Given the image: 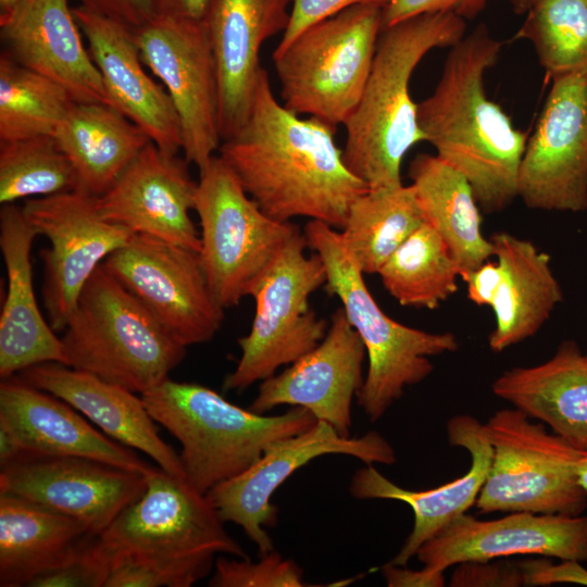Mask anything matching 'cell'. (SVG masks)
<instances>
[{"label": "cell", "mask_w": 587, "mask_h": 587, "mask_svg": "<svg viewBox=\"0 0 587 587\" xmlns=\"http://www.w3.org/2000/svg\"><path fill=\"white\" fill-rule=\"evenodd\" d=\"M336 127L279 102L263 70L249 115L218 155L268 216L320 221L341 229L367 185L347 166Z\"/></svg>", "instance_id": "obj_1"}, {"label": "cell", "mask_w": 587, "mask_h": 587, "mask_svg": "<svg viewBox=\"0 0 587 587\" xmlns=\"http://www.w3.org/2000/svg\"><path fill=\"white\" fill-rule=\"evenodd\" d=\"M503 42L485 24L450 47L440 78L417 103V121L436 155L470 183L485 213H498L517 197V177L528 136L489 99L486 72Z\"/></svg>", "instance_id": "obj_2"}, {"label": "cell", "mask_w": 587, "mask_h": 587, "mask_svg": "<svg viewBox=\"0 0 587 587\" xmlns=\"http://www.w3.org/2000/svg\"><path fill=\"white\" fill-rule=\"evenodd\" d=\"M464 33L465 20L449 13L422 14L383 28L362 96L344 124V160L369 189L402 185L405 153L425 141L410 95L412 74L430 50L454 46Z\"/></svg>", "instance_id": "obj_3"}, {"label": "cell", "mask_w": 587, "mask_h": 587, "mask_svg": "<svg viewBox=\"0 0 587 587\" xmlns=\"http://www.w3.org/2000/svg\"><path fill=\"white\" fill-rule=\"evenodd\" d=\"M140 396L155 423L180 442L186 478L202 494L246 471L276 441L317 422L301 407L263 415L207 386L170 377Z\"/></svg>", "instance_id": "obj_4"}, {"label": "cell", "mask_w": 587, "mask_h": 587, "mask_svg": "<svg viewBox=\"0 0 587 587\" xmlns=\"http://www.w3.org/2000/svg\"><path fill=\"white\" fill-rule=\"evenodd\" d=\"M303 234L308 247L323 262L326 290L339 299L364 344L369 364L357 399L370 421L375 422L402 397L407 386L430 375L434 366L428 357L455 351L458 340L451 333H428L389 317L369 291L364 274L336 228L310 220Z\"/></svg>", "instance_id": "obj_5"}, {"label": "cell", "mask_w": 587, "mask_h": 587, "mask_svg": "<svg viewBox=\"0 0 587 587\" xmlns=\"http://www.w3.org/2000/svg\"><path fill=\"white\" fill-rule=\"evenodd\" d=\"M62 332L67 366L139 395L168 378L186 355V347L103 264L84 286Z\"/></svg>", "instance_id": "obj_6"}, {"label": "cell", "mask_w": 587, "mask_h": 587, "mask_svg": "<svg viewBox=\"0 0 587 587\" xmlns=\"http://www.w3.org/2000/svg\"><path fill=\"white\" fill-rule=\"evenodd\" d=\"M383 9L351 7L274 50L282 103L296 114L344 125L367 82L384 28Z\"/></svg>", "instance_id": "obj_7"}, {"label": "cell", "mask_w": 587, "mask_h": 587, "mask_svg": "<svg viewBox=\"0 0 587 587\" xmlns=\"http://www.w3.org/2000/svg\"><path fill=\"white\" fill-rule=\"evenodd\" d=\"M111 558L191 567L204 577L216 554L247 559L207 494L159 466L141 495L100 535Z\"/></svg>", "instance_id": "obj_8"}, {"label": "cell", "mask_w": 587, "mask_h": 587, "mask_svg": "<svg viewBox=\"0 0 587 587\" xmlns=\"http://www.w3.org/2000/svg\"><path fill=\"white\" fill-rule=\"evenodd\" d=\"M200 260L223 308L237 305L300 228L265 214L217 154L199 170Z\"/></svg>", "instance_id": "obj_9"}, {"label": "cell", "mask_w": 587, "mask_h": 587, "mask_svg": "<svg viewBox=\"0 0 587 587\" xmlns=\"http://www.w3.org/2000/svg\"><path fill=\"white\" fill-rule=\"evenodd\" d=\"M485 429L492 459L475 502L480 514L582 515L587 508L577 475L583 450L515 408L496 412Z\"/></svg>", "instance_id": "obj_10"}, {"label": "cell", "mask_w": 587, "mask_h": 587, "mask_svg": "<svg viewBox=\"0 0 587 587\" xmlns=\"http://www.w3.org/2000/svg\"><path fill=\"white\" fill-rule=\"evenodd\" d=\"M307 239L298 232L283 248L251 291L254 316L250 332L238 339L241 351L235 370L223 383L225 391L242 392L296 362L325 337L329 324L310 308V297L325 285L320 257L308 255Z\"/></svg>", "instance_id": "obj_11"}, {"label": "cell", "mask_w": 587, "mask_h": 587, "mask_svg": "<svg viewBox=\"0 0 587 587\" xmlns=\"http://www.w3.org/2000/svg\"><path fill=\"white\" fill-rule=\"evenodd\" d=\"M103 266L184 347L212 340L224 310L204 273L199 252L133 234Z\"/></svg>", "instance_id": "obj_12"}, {"label": "cell", "mask_w": 587, "mask_h": 587, "mask_svg": "<svg viewBox=\"0 0 587 587\" xmlns=\"http://www.w3.org/2000/svg\"><path fill=\"white\" fill-rule=\"evenodd\" d=\"M133 33L143 64L176 110L184 158L201 170L222 143L218 77L202 20L158 14Z\"/></svg>", "instance_id": "obj_13"}, {"label": "cell", "mask_w": 587, "mask_h": 587, "mask_svg": "<svg viewBox=\"0 0 587 587\" xmlns=\"http://www.w3.org/2000/svg\"><path fill=\"white\" fill-rule=\"evenodd\" d=\"M22 211L37 234L50 241L41 252L42 297L48 322L62 332L92 273L133 233L103 218L97 196L80 189L25 200Z\"/></svg>", "instance_id": "obj_14"}, {"label": "cell", "mask_w": 587, "mask_h": 587, "mask_svg": "<svg viewBox=\"0 0 587 587\" xmlns=\"http://www.w3.org/2000/svg\"><path fill=\"white\" fill-rule=\"evenodd\" d=\"M325 454H346L365 464L396 462L394 448L377 432L344 437L330 424L317 421L311 428L276 441L250 467L207 495L224 523L240 526L260 553H267L274 548L265 528L277 521L272 496L297 470Z\"/></svg>", "instance_id": "obj_15"}, {"label": "cell", "mask_w": 587, "mask_h": 587, "mask_svg": "<svg viewBox=\"0 0 587 587\" xmlns=\"http://www.w3.org/2000/svg\"><path fill=\"white\" fill-rule=\"evenodd\" d=\"M517 197L535 210H587V68L552 78L522 157Z\"/></svg>", "instance_id": "obj_16"}, {"label": "cell", "mask_w": 587, "mask_h": 587, "mask_svg": "<svg viewBox=\"0 0 587 587\" xmlns=\"http://www.w3.org/2000/svg\"><path fill=\"white\" fill-rule=\"evenodd\" d=\"M146 476L80 457L25 452L0 471V494L82 523L100 535L146 487Z\"/></svg>", "instance_id": "obj_17"}, {"label": "cell", "mask_w": 587, "mask_h": 587, "mask_svg": "<svg viewBox=\"0 0 587 587\" xmlns=\"http://www.w3.org/2000/svg\"><path fill=\"white\" fill-rule=\"evenodd\" d=\"M365 357L364 344L340 307L315 348L261 382L250 410L264 414L278 405L301 407L349 437L352 400L364 382Z\"/></svg>", "instance_id": "obj_18"}, {"label": "cell", "mask_w": 587, "mask_h": 587, "mask_svg": "<svg viewBox=\"0 0 587 587\" xmlns=\"http://www.w3.org/2000/svg\"><path fill=\"white\" fill-rule=\"evenodd\" d=\"M521 554L587 561V515L510 512L480 521L464 513L416 552L424 566L439 572L465 561Z\"/></svg>", "instance_id": "obj_19"}, {"label": "cell", "mask_w": 587, "mask_h": 587, "mask_svg": "<svg viewBox=\"0 0 587 587\" xmlns=\"http://www.w3.org/2000/svg\"><path fill=\"white\" fill-rule=\"evenodd\" d=\"M186 159L161 151L152 141L97 197L100 214L133 234L148 235L199 252L200 234L190 217L197 182Z\"/></svg>", "instance_id": "obj_20"}, {"label": "cell", "mask_w": 587, "mask_h": 587, "mask_svg": "<svg viewBox=\"0 0 587 587\" xmlns=\"http://www.w3.org/2000/svg\"><path fill=\"white\" fill-rule=\"evenodd\" d=\"M291 0H208L202 16L220 87V133L232 137L251 110L263 72V43L284 32Z\"/></svg>", "instance_id": "obj_21"}, {"label": "cell", "mask_w": 587, "mask_h": 587, "mask_svg": "<svg viewBox=\"0 0 587 587\" xmlns=\"http://www.w3.org/2000/svg\"><path fill=\"white\" fill-rule=\"evenodd\" d=\"M68 0H20L0 13V37L21 65L62 86L75 102L110 105Z\"/></svg>", "instance_id": "obj_22"}, {"label": "cell", "mask_w": 587, "mask_h": 587, "mask_svg": "<svg viewBox=\"0 0 587 587\" xmlns=\"http://www.w3.org/2000/svg\"><path fill=\"white\" fill-rule=\"evenodd\" d=\"M73 12L110 105L140 127L161 151L178 154L183 149L178 115L163 85L145 70L133 29L79 5Z\"/></svg>", "instance_id": "obj_23"}, {"label": "cell", "mask_w": 587, "mask_h": 587, "mask_svg": "<svg viewBox=\"0 0 587 587\" xmlns=\"http://www.w3.org/2000/svg\"><path fill=\"white\" fill-rule=\"evenodd\" d=\"M447 434L451 446L462 447L471 455L466 473L452 482L427 490H409L389 480L373 464L352 476L350 492L354 498L398 500L413 511V528L390 561L395 565L405 566L423 544L475 505L487 478L492 446L485 425L471 415H458L448 422Z\"/></svg>", "instance_id": "obj_24"}, {"label": "cell", "mask_w": 587, "mask_h": 587, "mask_svg": "<svg viewBox=\"0 0 587 587\" xmlns=\"http://www.w3.org/2000/svg\"><path fill=\"white\" fill-rule=\"evenodd\" d=\"M0 426L26 452L87 458L143 475L158 467L93 428L67 402L15 375L0 384Z\"/></svg>", "instance_id": "obj_25"}, {"label": "cell", "mask_w": 587, "mask_h": 587, "mask_svg": "<svg viewBox=\"0 0 587 587\" xmlns=\"http://www.w3.org/2000/svg\"><path fill=\"white\" fill-rule=\"evenodd\" d=\"M38 236L22 207L0 210V248L8 288L0 315V377L46 362L67 365L61 338L43 317L34 290L30 252Z\"/></svg>", "instance_id": "obj_26"}, {"label": "cell", "mask_w": 587, "mask_h": 587, "mask_svg": "<svg viewBox=\"0 0 587 587\" xmlns=\"http://www.w3.org/2000/svg\"><path fill=\"white\" fill-rule=\"evenodd\" d=\"M18 377L67 402L107 436L143 452L161 470L186 478L179 454L159 435L141 396L57 362L34 365Z\"/></svg>", "instance_id": "obj_27"}, {"label": "cell", "mask_w": 587, "mask_h": 587, "mask_svg": "<svg viewBox=\"0 0 587 587\" xmlns=\"http://www.w3.org/2000/svg\"><path fill=\"white\" fill-rule=\"evenodd\" d=\"M492 392L574 447L587 449V357L576 341H562L541 364L504 371Z\"/></svg>", "instance_id": "obj_28"}, {"label": "cell", "mask_w": 587, "mask_h": 587, "mask_svg": "<svg viewBox=\"0 0 587 587\" xmlns=\"http://www.w3.org/2000/svg\"><path fill=\"white\" fill-rule=\"evenodd\" d=\"M489 240L500 282L490 305L496 323L488 344L494 352H501L535 335L563 300V292L550 255L530 240L507 232H496Z\"/></svg>", "instance_id": "obj_29"}, {"label": "cell", "mask_w": 587, "mask_h": 587, "mask_svg": "<svg viewBox=\"0 0 587 587\" xmlns=\"http://www.w3.org/2000/svg\"><path fill=\"white\" fill-rule=\"evenodd\" d=\"M52 137L75 171L77 189L97 197L151 142L140 127L115 108L75 101Z\"/></svg>", "instance_id": "obj_30"}, {"label": "cell", "mask_w": 587, "mask_h": 587, "mask_svg": "<svg viewBox=\"0 0 587 587\" xmlns=\"http://www.w3.org/2000/svg\"><path fill=\"white\" fill-rule=\"evenodd\" d=\"M409 176L424 223L446 242L461 274L494 257L492 243L482 232L480 208L460 172L436 154L420 153L410 163Z\"/></svg>", "instance_id": "obj_31"}, {"label": "cell", "mask_w": 587, "mask_h": 587, "mask_svg": "<svg viewBox=\"0 0 587 587\" xmlns=\"http://www.w3.org/2000/svg\"><path fill=\"white\" fill-rule=\"evenodd\" d=\"M90 534L78 521L0 494V586H28Z\"/></svg>", "instance_id": "obj_32"}, {"label": "cell", "mask_w": 587, "mask_h": 587, "mask_svg": "<svg viewBox=\"0 0 587 587\" xmlns=\"http://www.w3.org/2000/svg\"><path fill=\"white\" fill-rule=\"evenodd\" d=\"M424 223L412 185L366 191L350 207L342 243L363 274H377L395 250Z\"/></svg>", "instance_id": "obj_33"}, {"label": "cell", "mask_w": 587, "mask_h": 587, "mask_svg": "<svg viewBox=\"0 0 587 587\" xmlns=\"http://www.w3.org/2000/svg\"><path fill=\"white\" fill-rule=\"evenodd\" d=\"M377 274L399 304L433 310L457 291L461 270L439 234L423 223Z\"/></svg>", "instance_id": "obj_34"}, {"label": "cell", "mask_w": 587, "mask_h": 587, "mask_svg": "<svg viewBox=\"0 0 587 587\" xmlns=\"http://www.w3.org/2000/svg\"><path fill=\"white\" fill-rule=\"evenodd\" d=\"M74 100L55 82L0 55V141L53 136Z\"/></svg>", "instance_id": "obj_35"}, {"label": "cell", "mask_w": 587, "mask_h": 587, "mask_svg": "<svg viewBox=\"0 0 587 587\" xmlns=\"http://www.w3.org/2000/svg\"><path fill=\"white\" fill-rule=\"evenodd\" d=\"M514 39L528 40L549 78L587 68V0H539Z\"/></svg>", "instance_id": "obj_36"}, {"label": "cell", "mask_w": 587, "mask_h": 587, "mask_svg": "<svg viewBox=\"0 0 587 587\" xmlns=\"http://www.w3.org/2000/svg\"><path fill=\"white\" fill-rule=\"evenodd\" d=\"M75 171L52 136L0 141V203L77 189Z\"/></svg>", "instance_id": "obj_37"}, {"label": "cell", "mask_w": 587, "mask_h": 587, "mask_svg": "<svg viewBox=\"0 0 587 587\" xmlns=\"http://www.w3.org/2000/svg\"><path fill=\"white\" fill-rule=\"evenodd\" d=\"M213 587H303L301 567L272 550L261 554L258 562L247 559L215 560V570L209 583Z\"/></svg>", "instance_id": "obj_38"}, {"label": "cell", "mask_w": 587, "mask_h": 587, "mask_svg": "<svg viewBox=\"0 0 587 587\" xmlns=\"http://www.w3.org/2000/svg\"><path fill=\"white\" fill-rule=\"evenodd\" d=\"M111 557L99 535L86 536L58 566L34 578L30 587H105Z\"/></svg>", "instance_id": "obj_39"}, {"label": "cell", "mask_w": 587, "mask_h": 587, "mask_svg": "<svg viewBox=\"0 0 587 587\" xmlns=\"http://www.w3.org/2000/svg\"><path fill=\"white\" fill-rule=\"evenodd\" d=\"M390 0H291L290 16L275 51L288 46L308 27L359 4L385 8Z\"/></svg>", "instance_id": "obj_40"}, {"label": "cell", "mask_w": 587, "mask_h": 587, "mask_svg": "<svg viewBox=\"0 0 587 587\" xmlns=\"http://www.w3.org/2000/svg\"><path fill=\"white\" fill-rule=\"evenodd\" d=\"M489 0H390L383 9L384 27L427 13H449L463 20L477 17Z\"/></svg>", "instance_id": "obj_41"}, {"label": "cell", "mask_w": 587, "mask_h": 587, "mask_svg": "<svg viewBox=\"0 0 587 587\" xmlns=\"http://www.w3.org/2000/svg\"><path fill=\"white\" fill-rule=\"evenodd\" d=\"M524 584V575L520 564L490 563V561L458 563L449 582L452 587H516Z\"/></svg>", "instance_id": "obj_42"}, {"label": "cell", "mask_w": 587, "mask_h": 587, "mask_svg": "<svg viewBox=\"0 0 587 587\" xmlns=\"http://www.w3.org/2000/svg\"><path fill=\"white\" fill-rule=\"evenodd\" d=\"M79 7L136 29L159 14V0H76Z\"/></svg>", "instance_id": "obj_43"}, {"label": "cell", "mask_w": 587, "mask_h": 587, "mask_svg": "<svg viewBox=\"0 0 587 587\" xmlns=\"http://www.w3.org/2000/svg\"><path fill=\"white\" fill-rule=\"evenodd\" d=\"M520 566L526 585L573 583L587 586V569L580 565V561L562 560L553 564L547 560H527L521 562Z\"/></svg>", "instance_id": "obj_44"}, {"label": "cell", "mask_w": 587, "mask_h": 587, "mask_svg": "<svg viewBox=\"0 0 587 587\" xmlns=\"http://www.w3.org/2000/svg\"><path fill=\"white\" fill-rule=\"evenodd\" d=\"M466 283L467 298L477 305L492 304L500 282L498 262L486 261L478 267L461 274Z\"/></svg>", "instance_id": "obj_45"}, {"label": "cell", "mask_w": 587, "mask_h": 587, "mask_svg": "<svg viewBox=\"0 0 587 587\" xmlns=\"http://www.w3.org/2000/svg\"><path fill=\"white\" fill-rule=\"evenodd\" d=\"M382 573L389 587H441L445 585L444 572L426 566L414 571L388 563L382 567Z\"/></svg>", "instance_id": "obj_46"}, {"label": "cell", "mask_w": 587, "mask_h": 587, "mask_svg": "<svg viewBox=\"0 0 587 587\" xmlns=\"http://www.w3.org/2000/svg\"><path fill=\"white\" fill-rule=\"evenodd\" d=\"M208 0H159V14L201 20Z\"/></svg>", "instance_id": "obj_47"}, {"label": "cell", "mask_w": 587, "mask_h": 587, "mask_svg": "<svg viewBox=\"0 0 587 587\" xmlns=\"http://www.w3.org/2000/svg\"><path fill=\"white\" fill-rule=\"evenodd\" d=\"M26 451L21 447L14 436L3 426H0V465H8L18 459Z\"/></svg>", "instance_id": "obj_48"}, {"label": "cell", "mask_w": 587, "mask_h": 587, "mask_svg": "<svg viewBox=\"0 0 587 587\" xmlns=\"http://www.w3.org/2000/svg\"><path fill=\"white\" fill-rule=\"evenodd\" d=\"M577 475L580 486L587 492V449L583 450L582 457L577 463Z\"/></svg>", "instance_id": "obj_49"}, {"label": "cell", "mask_w": 587, "mask_h": 587, "mask_svg": "<svg viewBox=\"0 0 587 587\" xmlns=\"http://www.w3.org/2000/svg\"><path fill=\"white\" fill-rule=\"evenodd\" d=\"M516 14H526L539 0H509Z\"/></svg>", "instance_id": "obj_50"}, {"label": "cell", "mask_w": 587, "mask_h": 587, "mask_svg": "<svg viewBox=\"0 0 587 587\" xmlns=\"http://www.w3.org/2000/svg\"><path fill=\"white\" fill-rule=\"evenodd\" d=\"M20 0H0L1 13L11 10Z\"/></svg>", "instance_id": "obj_51"}, {"label": "cell", "mask_w": 587, "mask_h": 587, "mask_svg": "<svg viewBox=\"0 0 587 587\" xmlns=\"http://www.w3.org/2000/svg\"><path fill=\"white\" fill-rule=\"evenodd\" d=\"M586 357H587V354H586Z\"/></svg>", "instance_id": "obj_52"}]
</instances>
